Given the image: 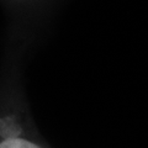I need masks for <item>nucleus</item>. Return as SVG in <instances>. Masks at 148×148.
Returning <instances> with one entry per match:
<instances>
[{
	"instance_id": "obj_1",
	"label": "nucleus",
	"mask_w": 148,
	"mask_h": 148,
	"mask_svg": "<svg viewBox=\"0 0 148 148\" xmlns=\"http://www.w3.org/2000/svg\"><path fill=\"white\" fill-rule=\"evenodd\" d=\"M26 53L6 46L0 74V148H51L37 128L24 84Z\"/></svg>"
},
{
	"instance_id": "obj_2",
	"label": "nucleus",
	"mask_w": 148,
	"mask_h": 148,
	"mask_svg": "<svg viewBox=\"0 0 148 148\" xmlns=\"http://www.w3.org/2000/svg\"><path fill=\"white\" fill-rule=\"evenodd\" d=\"M8 20L6 46L29 54L43 37L61 0H1Z\"/></svg>"
}]
</instances>
